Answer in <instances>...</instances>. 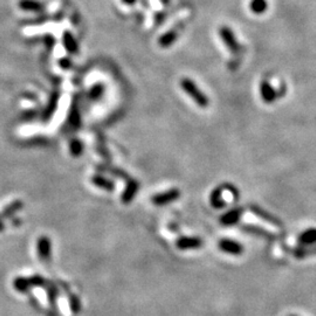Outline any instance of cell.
<instances>
[{"label": "cell", "mask_w": 316, "mask_h": 316, "mask_svg": "<svg viewBox=\"0 0 316 316\" xmlns=\"http://www.w3.org/2000/svg\"><path fill=\"white\" fill-rule=\"evenodd\" d=\"M260 95L266 103H273L277 100V97H280L279 92L267 80H263L260 83Z\"/></svg>", "instance_id": "obj_3"}, {"label": "cell", "mask_w": 316, "mask_h": 316, "mask_svg": "<svg viewBox=\"0 0 316 316\" xmlns=\"http://www.w3.org/2000/svg\"><path fill=\"white\" fill-rule=\"evenodd\" d=\"M297 244L300 246H315L316 245V228L302 232L297 238Z\"/></svg>", "instance_id": "obj_5"}, {"label": "cell", "mask_w": 316, "mask_h": 316, "mask_svg": "<svg viewBox=\"0 0 316 316\" xmlns=\"http://www.w3.org/2000/svg\"><path fill=\"white\" fill-rule=\"evenodd\" d=\"M3 230H4V225H3L2 221H0V231H3Z\"/></svg>", "instance_id": "obj_13"}, {"label": "cell", "mask_w": 316, "mask_h": 316, "mask_svg": "<svg viewBox=\"0 0 316 316\" xmlns=\"http://www.w3.org/2000/svg\"><path fill=\"white\" fill-rule=\"evenodd\" d=\"M180 87H182L184 92H185L198 106L201 107V108H205V107L208 106V102H210V101H208L207 96L205 95L203 90L197 86V83L194 82L193 80H191L189 78H183L180 80Z\"/></svg>", "instance_id": "obj_1"}, {"label": "cell", "mask_w": 316, "mask_h": 316, "mask_svg": "<svg viewBox=\"0 0 316 316\" xmlns=\"http://www.w3.org/2000/svg\"><path fill=\"white\" fill-rule=\"evenodd\" d=\"M219 36L221 38V40H223V43L225 44V46H226L232 53H239V52H240L241 46L237 40V38H235L234 32L231 30V27L225 25L221 26L219 29Z\"/></svg>", "instance_id": "obj_2"}, {"label": "cell", "mask_w": 316, "mask_h": 316, "mask_svg": "<svg viewBox=\"0 0 316 316\" xmlns=\"http://www.w3.org/2000/svg\"><path fill=\"white\" fill-rule=\"evenodd\" d=\"M221 247H223L224 251L231 253V254H241V252H242V247L238 244V242L230 241V240L223 241Z\"/></svg>", "instance_id": "obj_9"}, {"label": "cell", "mask_w": 316, "mask_h": 316, "mask_svg": "<svg viewBox=\"0 0 316 316\" xmlns=\"http://www.w3.org/2000/svg\"><path fill=\"white\" fill-rule=\"evenodd\" d=\"M253 211H254V212H256V213H259L260 217L263 218V219H266L267 221H269V223L274 224L275 226H282V225H281V221L274 216H270V214L263 212V211H260V210H258V208H254Z\"/></svg>", "instance_id": "obj_11"}, {"label": "cell", "mask_w": 316, "mask_h": 316, "mask_svg": "<svg viewBox=\"0 0 316 316\" xmlns=\"http://www.w3.org/2000/svg\"><path fill=\"white\" fill-rule=\"evenodd\" d=\"M289 316H296V315H289Z\"/></svg>", "instance_id": "obj_14"}, {"label": "cell", "mask_w": 316, "mask_h": 316, "mask_svg": "<svg viewBox=\"0 0 316 316\" xmlns=\"http://www.w3.org/2000/svg\"><path fill=\"white\" fill-rule=\"evenodd\" d=\"M64 45L69 53H76L78 52V43H76L74 36L71 32H66L64 33Z\"/></svg>", "instance_id": "obj_8"}, {"label": "cell", "mask_w": 316, "mask_h": 316, "mask_svg": "<svg viewBox=\"0 0 316 316\" xmlns=\"http://www.w3.org/2000/svg\"><path fill=\"white\" fill-rule=\"evenodd\" d=\"M290 254H293L295 258H298V259L307 258V256H310V255H315L316 254V246L312 249L293 248V249H290Z\"/></svg>", "instance_id": "obj_10"}, {"label": "cell", "mask_w": 316, "mask_h": 316, "mask_svg": "<svg viewBox=\"0 0 316 316\" xmlns=\"http://www.w3.org/2000/svg\"><path fill=\"white\" fill-rule=\"evenodd\" d=\"M249 9L254 15H262L268 9V2L267 0H251Z\"/></svg>", "instance_id": "obj_7"}, {"label": "cell", "mask_w": 316, "mask_h": 316, "mask_svg": "<svg viewBox=\"0 0 316 316\" xmlns=\"http://www.w3.org/2000/svg\"><path fill=\"white\" fill-rule=\"evenodd\" d=\"M121 2H122L123 4H126V5H134L135 3L137 2V0H121Z\"/></svg>", "instance_id": "obj_12"}, {"label": "cell", "mask_w": 316, "mask_h": 316, "mask_svg": "<svg viewBox=\"0 0 316 316\" xmlns=\"http://www.w3.org/2000/svg\"><path fill=\"white\" fill-rule=\"evenodd\" d=\"M178 38V30H170L168 32L163 34V36L159 37L158 44L159 46H162L163 48H168L169 46L175 43Z\"/></svg>", "instance_id": "obj_6"}, {"label": "cell", "mask_w": 316, "mask_h": 316, "mask_svg": "<svg viewBox=\"0 0 316 316\" xmlns=\"http://www.w3.org/2000/svg\"><path fill=\"white\" fill-rule=\"evenodd\" d=\"M18 6L20 10L27 12H41L45 9L43 3L38 0H19Z\"/></svg>", "instance_id": "obj_4"}]
</instances>
